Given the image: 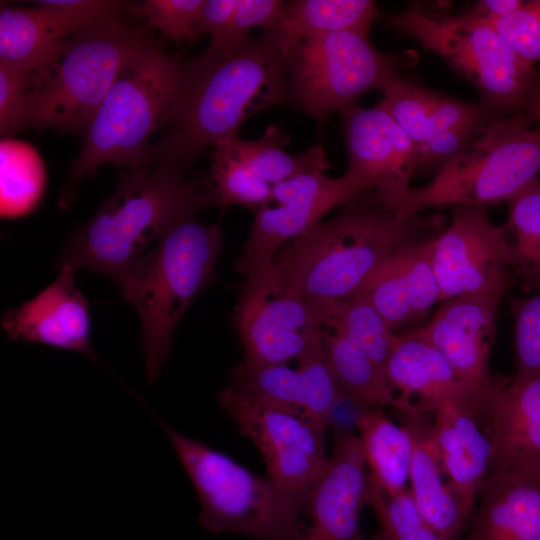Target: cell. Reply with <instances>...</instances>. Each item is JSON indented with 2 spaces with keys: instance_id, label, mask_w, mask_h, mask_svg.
Listing matches in <instances>:
<instances>
[{
  "instance_id": "6da1fadb",
  "label": "cell",
  "mask_w": 540,
  "mask_h": 540,
  "mask_svg": "<svg viewBox=\"0 0 540 540\" xmlns=\"http://www.w3.org/2000/svg\"><path fill=\"white\" fill-rule=\"evenodd\" d=\"M341 207L332 219L284 244L273 258L279 281L314 304L353 296L386 259L443 231L442 216L404 217L371 190Z\"/></svg>"
},
{
  "instance_id": "7a4b0ae2",
  "label": "cell",
  "mask_w": 540,
  "mask_h": 540,
  "mask_svg": "<svg viewBox=\"0 0 540 540\" xmlns=\"http://www.w3.org/2000/svg\"><path fill=\"white\" fill-rule=\"evenodd\" d=\"M187 68L182 111L167 134L148 148L147 167L182 171L205 148L237 136L247 118L280 104L289 92L287 57L274 30L227 54L205 52Z\"/></svg>"
},
{
  "instance_id": "3957f363",
  "label": "cell",
  "mask_w": 540,
  "mask_h": 540,
  "mask_svg": "<svg viewBox=\"0 0 540 540\" xmlns=\"http://www.w3.org/2000/svg\"><path fill=\"white\" fill-rule=\"evenodd\" d=\"M210 204V179L188 182L182 171L161 166L122 172L113 194L71 235L61 264L117 282L172 227Z\"/></svg>"
},
{
  "instance_id": "277c9868",
  "label": "cell",
  "mask_w": 540,
  "mask_h": 540,
  "mask_svg": "<svg viewBox=\"0 0 540 540\" xmlns=\"http://www.w3.org/2000/svg\"><path fill=\"white\" fill-rule=\"evenodd\" d=\"M188 68L148 37L122 66L85 131L79 156L61 198L68 205L78 182L112 163L124 171L143 168L148 139L182 111Z\"/></svg>"
},
{
  "instance_id": "5b68a950",
  "label": "cell",
  "mask_w": 540,
  "mask_h": 540,
  "mask_svg": "<svg viewBox=\"0 0 540 540\" xmlns=\"http://www.w3.org/2000/svg\"><path fill=\"white\" fill-rule=\"evenodd\" d=\"M222 246L218 225L186 219L164 234L116 282L139 315L149 383L158 380L181 317L213 281Z\"/></svg>"
},
{
  "instance_id": "8992f818",
  "label": "cell",
  "mask_w": 540,
  "mask_h": 540,
  "mask_svg": "<svg viewBox=\"0 0 540 540\" xmlns=\"http://www.w3.org/2000/svg\"><path fill=\"white\" fill-rule=\"evenodd\" d=\"M120 21L63 39L25 73L26 128L83 133L122 66L149 37Z\"/></svg>"
},
{
  "instance_id": "52a82bcc",
  "label": "cell",
  "mask_w": 540,
  "mask_h": 540,
  "mask_svg": "<svg viewBox=\"0 0 540 540\" xmlns=\"http://www.w3.org/2000/svg\"><path fill=\"white\" fill-rule=\"evenodd\" d=\"M159 423L196 491L199 522L205 529L255 540L296 539L310 490L285 491L268 476H259L227 454Z\"/></svg>"
},
{
  "instance_id": "ba28073f",
  "label": "cell",
  "mask_w": 540,
  "mask_h": 540,
  "mask_svg": "<svg viewBox=\"0 0 540 540\" xmlns=\"http://www.w3.org/2000/svg\"><path fill=\"white\" fill-rule=\"evenodd\" d=\"M529 123L520 111L482 126L429 183L410 188L390 206L406 217L431 207L507 201L540 171V127Z\"/></svg>"
},
{
  "instance_id": "9c48e42d",
  "label": "cell",
  "mask_w": 540,
  "mask_h": 540,
  "mask_svg": "<svg viewBox=\"0 0 540 540\" xmlns=\"http://www.w3.org/2000/svg\"><path fill=\"white\" fill-rule=\"evenodd\" d=\"M396 31L436 53L478 89L481 101L504 114L524 110L535 70L488 21L414 3L388 18Z\"/></svg>"
},
{
  "instance_id": "30bf717a",
  "label": "cell",
  "mask_w": 540,
  "mask_h": 540,
  "mask_svg": "<svg viewBox=\"0 0 540 540\" xmlns=\"http://www.w3.org/2000/svg\"><path fill=\"white\" fill-rule=\"evenodd\" d=\"M286 57L289 92L319 124L333 111L356 103L365 92L382 90L414 60L409 52L402 56L383 53L368 35L348 31L311 35Z\"/></svg>"
},
{
  "instance_id": "8fae6325",
  "label": "cell",
  "mask_w": 540,
  "mask_h": 540,
  "mask_svg": "<svg viewBox=\"0 0 540 540\" xmlns=\"http://www.w3.org/2000/svg\"><path fill=\"white\" fill-rule=\"evenodd\" d=\"M239 433L258 449L268 477L285 491L308 492L326 471L325 435L302 411L228 384L218 395Z\"/></svg>"
},
{
  "instance_id": "7c38bea8",
  "label": "cell",
  "mask_w": 540,
  "mask_h": 540,
  "mask_svg": "<svg viewBox=\"0 0 540 540\" xmlns=\"http://www.w3.org/2000/svg\"><path fill=\"white\" fill-rule=\"evenodd\" d=\"M233 322L251 365L298 361L322 345L318 307L283 285L272 266L246 276Z\"/></svg>"
},
{
  "instance_id": "4fadbf2b",
  "label": "cell",
  "mask_w": 540,
  "mask_h": 540,
  "mask_svg": "<svg viewBox=\"0 0 540 540\" xmlns=\"http://www.w3.org/2000/svg\"><path fill=\"white\" fill-rule=\"evenodd\" d=\"M370 191L367 183L349 171L331 178L325 171L298 174L272 187V200L255 212L254 222L236 269L245 276L272 266L276 252L287 242L321 222L338 206Z\"/></svg>"
},
{
  "instance_id": "5bb4252c",
  "label": "cell",
  "mask_w": 540,
  "mask_h": 540,
  "mask_svg": "<svg viewBox=\"0 0 540 540\" xmlns=\"http://www.w3.org/2000/svg\"><path fill=\"white\" fill-rule=\"evenodd\" d=\"M432 264L441 303L460 296L501 299L510 281L506 231L487 215V206H455L448 226L435 238Z\"/></svg>"
},
{
  "instance_id": "9a60e30c",
  "label": "cell",
  "mask_w": 540,
  "mask_h": 540,
  "mask_svg": "<svg viewBox=\"0 0 540 540\" xmlns=\"http://www.w3.org/2000/svg\"><path fill=\"white\" fill-rule=\"evenodd\" d=\"M339 113L347 171L363 179L381 201L392 205L411 188L418 161L416 145L378 104L364 108L356 102Z\"/></svg>"
},
{
  "instance_id": "2e32d148",
  "label": "cell",
  "mask_w": 540,
  "mask_h": 540,
  "mask_svg": "<svg viewBox=\"0 0 540 540\" xmlns=\"http://www.w3.org/2000/svg\"><path fill=\"white\" fill-rule=\"evenodd\" d=\"M365 466L359 436L335 429L328 467L309 491L305 514L310 524L295 540H380L377 534L366 538L360 528L369 486Z\"/></svg>"
},
{
  "instance_id": "e0dca14e",
  "label": "cell",
  "mask_w": 540,
  "mask_h": 540,
  "mask_svg": "<svg viewBox=\"0 0 540 540\" xmlns=\"http://www.w3.org/2000/svg\"><path fill=\"white\" fill-rule=\"evenodd\" d=\"M500 300L478 295L446 300L429 322L418 328L490 407L497 383L489 373V358Z\"/></svg>"
},
{
  "instance_id": "ac0fdd59",
  "label": "cell",
  "mask_w": 540,
  "mask_h": 540,
  "mask_svg": "<svg viewBox=\"0 0 540 540\" xmlns=\"http://www.w3.org/2000/svg\"><path fill=\"white\" fill-rule=\"evenodd\" d=\"M77 268L63 263L56 279L34 298L7 310L1 321L12 340L77 352L97 361L91 347L88 301L75 283Z\"/></svg>"
},
{
  "instance_id": "d6986e66",
  "label": "cell",
  "mask_w": 540,
  "mask_h": 540,
  "mask_svg": "<svg viewBox=\"0 0 540 540\" xmlns=\"http://www.w3.org/2000/svg\"><path fill=\"white\" fill-rule=\"evenodd\" d=\"M386 378L399 399L417 411L433 413L455 404L472 410L479 419L488 418L490 405L455 371L443 354L418 328L398 334L385 366ZM413 405V404H412Z\"/></svg>"
},
{
  "instance_id": "ffe728a7",
  "label": "cell",
  "mask_w": 540,
  "mask_h": 540,
  "mask_svg": "<svg viewBox=\"0 0 540 540\" xmlns=\"http://www.w3.org/2000/svg\"><path fill=\"white\" fill-rule=\"evenodd\" d=\"M297 362L291 368L242 361L231 371L229 384L260 399L296 408L327 431L342 396L326 366L322 345Z\"/></svg>"
},
{
  "instance_id": "44dd1931",
  "label": "cell",
  "mask_w": 540,
  "mask_h": 540,
  "mask_svg": "<svg viewBox=\"0 0 540 540\" xmlns=\"http://www.w3.org/2000/svg\"><path fill=\"white\" fill-rule=\"evenodd\" d=\"M436 237L405 247L386 259L354 294L364 297L392 331L422 320L441 302L432 264Z\"/></svg>"
},
{
  "instance_id": "7402d4cb",
  "label": "cell",
  "mask_w": 540,
  "mask_h": 540,
  "mask_svg": "<svg viewBox=\"0 0 540 540\" xmlns=\"http://www.w3.org/2000/svg\"><path fill=\"white\" fill-rule=\"evenodd\" d=\"M487 421L490 469L540 476V375L497 383Z\"/></svg>"
},
{
  "instance_id": "603a6c76",
  "label": "cell",
  "mask_w": 540,
  "mask_h": 540,
  "mask_svg": "<svg viewBox=\"0 0 540 540\" xmlns=\"http://www.w3.org/2000/svg\"><path fill=\"white\" fill-rule=\"evenodd\" d=\"M432 435L448 486L471 514L490 471L491 443L470 409L447 404L433 412Z\"/></svg>"
},
{
  "instance_id": "cb8c5ba5",
  "label": "cell",
  "mask_w": 540,
  "mask_h": 540,
  "mask_svg": "<svg viewBox=\"0 0 540 540\" xmlns=\"http://www.w3.org/2000/svg\"><path fill=\"white\" fill-rule=\"evenodd\" d=\"M464 540H540V476L490 469Z\"/></svg>"
},
{
  "instance_id": "d4e9b609",
  "label": "cell",
  "mask_w": 540,
  "mask_h": 540,
  "mask_svg": "<svg viewBox=\"0 0 540 540\" xmlns=\"http://www.w3.org/2000/svg\"><path fill=\"white\" fill-rule=\"evenodd\" d=\"M400 414L412 442L411 495L430 526L445 540H456L468 525L471 514L442 480L431 413L411 411Z\"/></svg>"
},
{
  "instance_id": "484cf974",
  "label": "cell",
  "mask_w": 540,
  "mask_h": 540,
  "mask_svg": "<svg viewBox=\"0 0 540 540\" xmlns=\"http://www.w3.org/2000/svg\"><path fill=\"white\" fill-rule=\"evenodd\" d=\"M321 340L326 366L343 398L398 412L416 410L395 396L384 370L341 331L323 324Z\"/></svg>"
},
{
  "instance_id": "4316f807",
  "label": "cell",
  "mask_w": 540,
  "mask_h": 540,
  "mask_svg": "<svg viewBox=\"0 0 540 540\" xmlns=\"http://www.w3.org/2000/svg\"><path fill=\"white\" fill-rule=\"evenodd\" d=\"M379 15L377 4L370 0H297L286 3L278 26L272 30L287 55L311 35L345 31L368 35Z\"/></svg>"
},
{
  "instance_id": "83f0119b",
  "label": "cell",
  "mask_w": 540,
  "mask_h": 540,
  "mask_svg": "<svg viewBox=\"0 0 540 540\" xmlns=\"http://www.w3.org/2000/svg\"><path fill=\"white\" fill-rule=\"evenodd\" d=\"M69 36L60 20L45 7H2L0 67L15 72H30Z\"/></svg>"
},
{
  "instance_id": "f1b7e54d",
  "label": "cell",
  "mask_w": 540,
  "mask_h": 540,
  "mask_svg": "<svg viewBox=\"0 0 540 540\" xmlns=\"http://www.w3.org/2000/svg\"><path fill=\"white\" fill-rule=\"evenodd\" d=\"M359 432L370 480L388 494L406 488L412 459L407 429L393 423L380 408L366 407L358 416Z\"/></svg>"
},
{
  "instance_id": "f546056e",
  "label": "cell",
  "mask_w": 540,
  "mask_h": 540,
  "mask_svg": "<svg viewBox=\"0 0 540 540\" xmlns=\"http://www.w3.org/2000/svg\"><path fill=\"white\" fill-rule=\"evenodd\" d=\"M507 263L511 276L527 290H540V179L507 200Z\"/></svg>"
},
{
  "instance_id": "4dcf8cb0",
  "label": "cell",
  "mask_w": 540,
  "mask_h": 540,
  "mask_svg": "<svg viewBox=\"0 0 540 540\" xmlns=\"http://www.w3.org/2000/svg\"><path fill=\"white\" fill-rule=\"evenodd\" d=\"M290 137L276 125L268 126L263 135L245 141L229 138L237 157L262 180L274 186L298 174L325 171L330 167L324 149L316 145L299 154L283 150Z\"/></svg>"
},
{
  "instance_id": "1f68e13d",
  "label": "cell",
  "mask_w": 540,
  "mask_h": 540,
  "mask_svg": "<svg viewBox=\"0 0 540 540\" xmlns=\"http://www.w3.org/2000/svg\"><path fill=\"white\" fill-rule=\"evenodd\" d=\"M315 305L321 313L323 324L341 331L385 372L387 360L398 334L389 328L378 311L364 297L354 295Z\"/></svg>"
},
{
  "instance_id": "d6a6232c",
  "label": "cell",
  "mask_w": 540,
  "mask_h": 540,
  "mask_svg": "<svg viewBox=\"0 0 540 540\" xmlns=\"http://www.w3.org/2000/svg\"><path fill=\"white\" fill-rule=\"evenodd\" d=\"M1 216L16 218L30 213L38 205L45 187L44 164L29 144L2 139Z\"/></svg>"
},
{
  "instance_id": "836d02e7",
  "label": "cell",
  "mask_w": 540,
  "mask_h": 540,
  "mask_svg": "<svg viewBox=\"0 0 540 540\" xmlns=\"http://www.w3.org/2000/svg\"><path fill=\"white\" fill-rule=\"evenodd\" d=\"M210 181L216 204L223 210L241 205L252 211L270 204L272 187L250 170L234 153L229 138L213 146Z\"/></svg>"
},
{
  "instance_id": "e575fe53",
  "label": "cell",
  "mask_w": 540,
  "mask_h": 540,
  "mask_svg": "<svg viewBox=\"0 0 540 540\" xmlns=\"http://www.w3.org/2000/svg\"><path fill=\"white\" fill-rule=\"evenodd\" d=\"M367 504L380 522V540H445L420 513L408 488L388 494L369 478Z\"/></svg>"
},
{
  "instance_id": "d590c367",
  "label": "cell",
  "mask_w": 540,
  "mask_h": 540,
  "mask_svg": "<svg viewBox=\"0 0 540 540\" xmlns=\"http://www.w3.org/2000/svg\"><path fill=\"white\" fill-rule=\"evenodd\" d=\"M517 376L540 375V290L527 298H510Z\"/></svg>"
},
{
  "instance_id": "8d00e7d4",
  "label": "cell",
  "mask_w": 540,
  "mask_h": 540,
  "mask_svg": "<svg viewBox=\"0 0 540 540\" xmlns=\"http://www.w3.org/2000/svg\"><path fill=\"white\" fill-rule=\"evenodd\" d=\"M285 6L286 3L279 0H239L228 29L217 42L209 44L205 52L227 54L249 40L248 33L252 28L275 29Z\"/></svg>"
},
{
  "instance_id": "74e56055",
  "label": "cell",
  "mask_w": 540,
  "mask_h": 540,
  "mask_svg": "<svg viewBox=\"0 0 540 540\" xmlns=\"http://www.w3.org/2000/svg\"><path fill=\"white\" fill-rule=\"evenodd\" d=\"M205 0H145L135 5L133 13L143 16L147 27L160 30L180 44L196 39L195 23Z\"/></svg>"
},
{
  "instance_id": "f35d334b",
  "label": "cell",
  "mask_w": 540,
  "mask_h": 540,
  "mask_svg": "<svg viewBox=\"0 0 540 540\" xmlns=\"http://www.w3.org/2000/svg\"><path fill=\"white\" fill-rule=\"evenodd\" d=\"M526 60H540V0L523 1L515 12L486 20Z\"/></svg>"
},
{
  "instance_id": "ab89813d",
  "label": "cell",
  "mask_w": 540,
  "mask_h": 540,
  "mask_svg": "<svg viewBox=\"0 0 540 540\" xmlns=\"http://www.w3.org/2000/svg\"><path fill=\"white\" fill-rule=\"evenodd\" d=\"M25 128V73L0 67L1 135L6 138Z\"/></svg>"
},
{
  "instance_id": "60d3db41",
  "label": "cell",
  "mask_w": 540,
  "mask_h": 540,
  "mask_svg": "<svg viewBox=\"0 0 540 540\" xmlns=\"http://www.w3.org/2000/svg\"><path fill=\"white\" fill-rule=\"evenodd\" d=\"M239 0H205L195 23L197 36L208 33L210 44L217 42L228 29Z\"/></svg>"
},
{
  "instance_id": "b9f144b4",
  "label": "cell",
  "mask_w": 540,
  "mask_h": 540,
  "mask_svg": "<svg viewBox=\"0 0 540 540\" xmlns=\"http://www.w3.org/2000/svg\"><path fill=\"white\" fill-rule=\"evenodd\" d=\"M522 4L521 0H482L468 11L483 20H491L515 12Z\"/></svg>"
},
{
  "instance_id": "7bdbcfd3",
  "label": "cell",
  "mask_w": 540,
  "mask_h": 540,
  "mask_svg": "<svg viewBox=\"0 0 540 540\" xmlns=\"http://www.w3.org/2000/svg\"><path fill=\"white\" fill-rule=\"evenodd\" d=\"M529 121L540 124V72H535L528 94L527 104L522 111Z\"/></svg>"
}]
</instances>
